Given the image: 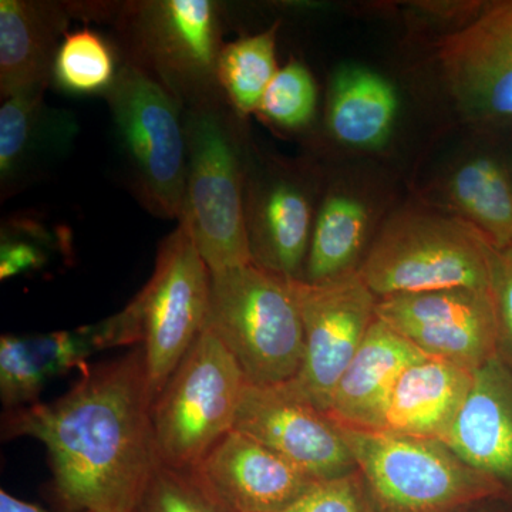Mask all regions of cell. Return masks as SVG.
<instances>
[{
    "label": "cell",
    "mask_w": 512,
    "mask_h": 512,
    "mask_svg": "<svg viewBox=\"0 0 512 512\" xmlns=\"http://www.w3.org/2000/svg\"><path fill=\"white\" fill-rule=\"evenodd\" d=\"M140 323L128 306L96 325L0 339V399L9 410L37 403L47 383L74 369L89 372L96 353L140 346Z\"/></svg>",
    "instance_id": "obj_14"
},
{
    "label": "cell",
    "mask_w": 512,
    "mask_h": 512,
    "mask_svg": "<svg viewBox=\"0 0 512 512\" xmlns=\"http://www.w3.org/2000/svg\"><path fill=\"white\" fill-rule=\"evenodd\" d=\"M185 473L227 512H282L320 483L235 429Z\"/></svg>",
    "instance_id": "obj_15"
},
{
    "label": "cell",
    "mask_w": 512,
    "mask_h": 512,
    "mask_svg": "<svg viewBox=\"0 0 512 512\" xmlns=\"http://www.w3.org/2000/svg\"><path fill=\"white\" fill-rule=\"evenodd\" d=\"M493 245L473 225L429 211H403L384 225L357 268L377 298L490 289Z\"/></svg>",
    "instance_id": "obj_4"
},
{
    "label": "cell",
    "mask_w": 512,
    "mask_h": 512,
    "mask_svg": "<svg viewBox=\"0 0 512 512\" xmlns=\"http://www.w3.org/2000/svg\"><path fill=\"white\" fill-rule=\"evenodd\" d=\"M187 181L181 227L211 272L254 262L245 218V165L222 101L185 109Z\"/></svg>",
    "instance_id": "obj_2"
},
{
    "label": "cell",
    "mask_w": 512,
    "mask_h": 512,
    "mask_svg": "<svg viewBox=\"0 0 512 512\" xmlns=\"http://www.w3.org/2000/svg\"><path fill=\"white\" fill-rule=\"evenodd\" d=\"M278 23L258 35L225 43L218 60V84L239 116L258 111L262 97L278 73Z\"/></svg>",
    "instance_id": "obj_25"
},
{
    "label": "cell",
    "mask_w": 512,
    "mask_h": 512,
    "mask_svg": "<svg viewBox=\"0 0 512 512\" xmlns=\"http://www.w3.org/2000/svg\"><path fill=\"white\" fill-rule=\"evenodd\" d=\"M134 512H227L212 501L185 471L161 464Z\"/></svg>",
    "instance_id": "obj_28"
},
{
    "label": "cell",
    "mask_w": 512,
    "mask_h": 512,
    "mask_svg": "<svg viewBox=\"0 0 512 512\" xmlns=\"http://www.w3.org/2000/svg\"><path fill=\"white\" fill-rule=\"evenodd\" d=\"M282 512H377L359 471L320 481Z\"/></svg>",
    "instance_id": "obj_29"
},
{
    "label": "cell",
    "mask_w": 512,
    "mask_h": 512,
    "mask_svg": "<svg viewBox=\"0 0 512 512\" xmlns=\"http://www.w3.org/2000/svg\"><path fill=\"white\" fill-rule=\"evenodd\" d=\"M316 84L305 64L291 60L278 70L258 107L266 120L286 130H298L312 120Z\"/></svg>",
    "instance_id": "obj_27"
},
{
    "label": "cell",
    "mask_w": 512,
    "mask_h": 512,
    "mask_svg": "<svg viewBox=\"0 0 512 512\" xmlns=\"http://www.w3.org/2000/svg\"><path fill=\"white\" fill-rule=\"evenodd\" d=\"M245 218L255 264L285 278H301L315 225L303 184L288 174L245 181Z\"/></svg>",
    "instance_id": "obj_17"
},
{
    "label": "cell",
    "mask_w": 512,
    "mask_h": 512,
    "mask_svg": "<svg viewBox=\"0 0 512 512\" xmlns=\"http://www.w3.org/2000/svg\"><path fill=\"white\" fill-rule=\"evenodd\" d=\"M369 212L348 194H330L315 218L303 281L326 282L355 271L365 242Z\"/></svg>",
    "instance_id": "obj_24"
},
{
    "label": "cell",
    "mask_w": 512,
    "mask_h": 512,
    "mask_svg": "<svg viewBox=\"0 0 512 512\" xmlns=\"http://www.w3.org/2000/svg\"><path fill=\"white\" fill-rule=\"evenodd\" d=\"M0 512H49L45 508L37 507L35 504L26 503L8 493L6 490L0 491Z\"/></svg>",
    "instance_id": "obj_32"
},
{
    "label": "cell",
    "mask_w": 512,
    "mask_h": 512,
    "mask_svg": "<svg viewBox=\"0 0 512 512\" xmlns=\"http://www.w3.org/2000/svg\"><path fill=\"white\" fill-rule=\"evenodd\" d=\"M77 133L66 111L50 109L43 92L16 94L0 109V183L16 191L40 177L47 165L66 153Z\"/></svg>",
    "instance_id": "obj_21"
},
{
    "label": "cell",
    "mask_w": 512,
    "mask_h": 512,
    "mask_svg": "<svg viewBox=\"0 0 512 512\" xmlns=\"http://www.w3.org/2000/svg\"><path fill=\"white\" fill-rule=\"evenodd\" d=\"M46 255L42 249L23 239L5 238L0 249V278L10 279L12 276L42 268Z\"/></svg>",
    "instance_id": "obj_31"
},
{
    "label": "cell",
    "mask_w": 512,
    "mask_h": 512,
    "mask_svg": "<svg viewBox=\"0 0 512 512\" xmlns=\"http://www.w3.org/2000/svg\"><path fill=\"white\" fill-rule=\"evenodd\" d=\"M207 328L237 359L248 383H285L301 370L305 336L289 278L264 266L211 272Z\"/></svg>",
    "instance_id": "obj_5"
},
{
    "label": "cell",
    "mask_w": 512,
    "mask_h": 512,
    "mask_svg": "<svg viewBox=\"0 0 512 512\" xmlns=\"http://www.w3.org/2000/svg\"><path fill=\"white\" fill-rule=\"evenodd\" d=\"M491 295L498 326V356L512 367V245L491 254Z\"/></svg>",
    "instance_id": "obj_30"
},
{
    "label": "cell",
    "mask_w": 512,
    "mask_h": 512,
    "mask_svg": "<svg viewBox=\"0 0 512 512\" xmlns=\"http://www.w3.org/2000/svg\"><path fill=\"white\" fill-rule=\"evenodd\" d=\"M377 512H456L505 500L503 487L439 440L336 423Z\"/></svg>",
    "instance_id": "obj_3"
},
{
    "label": "cell",
    "mask_w": 512,
    "mask_h": 512,
    "mask_svg": "<svg viewBox=\"0 0 512 512\" xmlns=\"http://www.w3.org/2000/svg\"><path fill=\"white\" fill-rule=\"evenodd\" d=\"M444 197L454 217L473 225L494 248L512 245V183L497 161L476 157L458 165Z\"/></svg>",
    "instance_id": "obj_23"
},
{
    "label": "cell",
    "mask_w": 512,
    "mask_h": 512,
    "mask_svg": "<svg viewBox=\"0 0 512 512\" xmlns=\"http://www.w3.org/2000/svg\"><path fill=\"white\" fill-rule=\"evenodd\" d=\"M397 109L396 90L384 77L365 67H343L332 83L329 130L346 146L379 147L392 133Z\"/></svg>",
    "instance_id": "obj_22"
},
{
    "label": "cell",
    "mask_w": 512,
    "mask_h": 512,
    "mask_svg": "<svg viewBox=\"0 0 512 512\" xmlns=\"http://www.w3.org/2000/svg\"><path fill=\"white\" fill-rule=\"evenodd\" d=\"M448 93L463 113L512 123V0L485 6L437 47Z\"/></svg>",
    "instance_id": "obj_13"
},
{
    "label": "cell",
    "mask_w": 512,
    "mask_h": 512,
    "mask_svg": "<svg viewBox=\"0 0 512 512\" xmlns=\"http://www.w3.org/2000/svg\"><path fill=\"white\" fill-rule=\"evenodd\" d=\"M234 429L316 480H332L357 470L335 421L309 402L292 380L268 386L247 383Z\"/></svg>",
    "instance_id": "obj_12"
},
{
    "label": "cell",
    "mask_w": 512,
    "mask_h": 512,
    "mask_svg": "<svg viewBox=\"0 0 512 512\" xmlns=\"http://www.w3.org/2000/svg\"><path fill=\"white\" fill-rule=\"evenodd\" d=\"M69 15L55 3L0 2V93L45 92Z\"/></svg>",
    "instance_id": "obj_19"
},
{
    "label": "cell",
    "mask_w": 512,
    "mask_h": 512,
    "mask_svg": "<svg viewBox=\"0 0 512 512\" xmlns=\"http://www.w3.org/2000/svg\"><path fill=\"white\" fill-rule=\"evenodd\" d=\"M424 357L409 340L376 318L340 377L326 414L343 426L379 430L400 376Z\"/></svg>",
    "instance_id": "obj_18"
},
{
    "label": "cell",
    "mask_w": 512,
    "mask_h": 512,
    "mask_svg": "<svg viewBox=\"0 0 512 512\" xmlns=\"http://www.w3.org/2000/svg\"><path fill=\"white\" fill-rule=\"evenodd\" d=\"M3 433L46 447L67 510L134 512L161 466L143 348L90 367L53 402L9 410Z\"/></svg>",
    "instance_id": "obj_1"
},
{
    "label": "cell",
    "mask_w": 512,
    "mask_h": 512,
    "mask_svg": "<svg viewBox=\"0 0 512 512\" xmlns=\"http://www.w3.org/2000/svg\"><path fill=\"white\" fill-rule=\"evenodd\" d=\"M301 315L305 353L293 386L328 413L333 392L375 322L379 298L359 271L326 282L289 279Z\"/></svg>",
    "instance_id": "obj_10"
},
{
    "label": "cell",
    "mask_w": 512,
    "mask_h": 512,
    "mask_svg": "<svg viewBox=\"0 0 512 512\" xmlns=\"http://www.w3.org/2000/svg\"><path fill=\"white\" fill-rule=\"evenodd\" d=\"M376 316L424 356L470 372L498 355L490 289L457 288L379 299Z\"/></svg>",
    "instance_id": "obj_11"
},
{
    "label": "cell",
    "mask_w": 512,
    "mask_h": 512,
    "mask_svg": "<svg viewBox=\"0 0 512 512\" xmlns=\"http://www.w3.org/2000/svg\"><path fill=\"white\" fill-rule=\"evenodd\" d=\"M211 271L180 224L158 249L156 268L131 299L153 404L188 350L207 328Z\"/></svg>",
    "instance_id": "obj_9"
},
{
    "label": "cell",
    "mask_w": 512,
    "mask_h": 512,
    "mask_svg": "<svg viewBox=\"0 0 512 512\" xmlns=\"http://www.w3.org/2000/svg\"><path fill=\"white\" fill-rule=\"evenodd\" d=\"M481 512H493V511H481Z\"/></svg>",
    "instance_id": "obj_33"
},
{
    "label": "cell",
    "mask_w": 512,
    "mask_h": 512,
    "mask_svg": "<svg viewBox=\"0 0 512 512\" xmlns=\"http://www.w3.org/2000/svg\"><path fill=\"white\" fill-rule=\"evenodd\" d=\"M120 30L130 60L184 109L221 101V8L211 0H148L124 6Z\"/></svg>",
    "instance_id": "obj_7"
},
{
    "label": "cell",
    "mask_w": 512,
    "mask_h": 512,
    "mask_svg": "<svg viewBox=\"0 0 512 512\" xmlns=\"http://www.w3.org/2000/svg\"><path fill=\"white\" fill-rule=\"evenodd\" d=\"M248 380L210 328L198 336L153 404L161 464L190 471L235 426Z\"/></svg>",
    "instance_id": "obj_8"
},
{
    "label": "cell",
    "mask_w": 512,
    "mask_h": 512,
    "mask_svg": "<svg viewBox=\"0 0 512 512\" xmlns=\"http://www.w3.org/2000/svg\"><path fill=\"white\" fill-rule=\"evenodd\" d=\"M474 382V372L424 357L394 386L379 430L443 441L456 423Z\"/></svg>",
    "instance_id": "obj_20"
},
{
    "label": "cell",
    "mask_w": 512,
    "mask_h": 512,
    "mask_svg": "<svg viewBox=\"0 0 512 512\" xmlns=\"http://www.w3.org/2000/svg\"><path fill=\"white\" fill-rule=\"evenodd\" d=\"M104 96L134 194L157 217L178 220L187 181L183 104L130 63L121 66Z\"/></svg>",
    "instance_id": "obj_6"
},
{
    "label": "cell",
    "mask_w": 512,
    "mask_h": 512,
    "mask_svg": "<svg viewBox=\"0 0 512 512\" xmlns=\"http://www.w3.org/2000/svg\"><path fill=\"white\" fill-rule=\"evenodd\" d=\"M117 72L113 50L99 33L82 29L64 35L53 67V77L63 90L74 94H104Z\"/></svg>",
    "instance_id": "obj_26"
},
{
    "label": "cell",
    "mask_w": 512,
    "mask_h": 512,
    "mask_svg": "<svg viewBox=\"0 0 512 512\" xmlns=\"http://www.w3.org/2000/svg\"><path fill=\"white\" fill-rule=\"evenodd\" d=\"M443 443L497 481L512 501V367L500 356L474 372L466 403Z\"/></svg>",
    "instance_id": "obj_16"
}]
</instances>
